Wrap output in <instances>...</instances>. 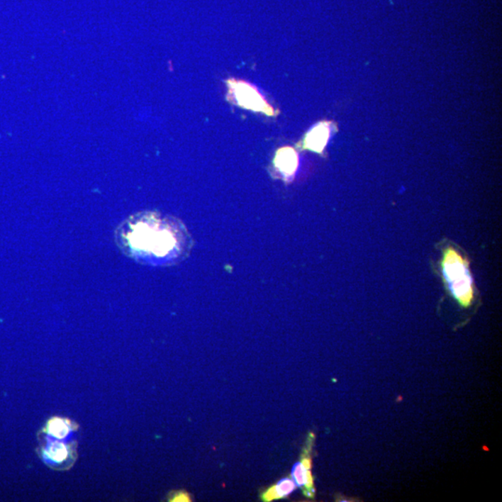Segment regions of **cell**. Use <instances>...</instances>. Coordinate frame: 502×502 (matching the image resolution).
I'll list each match as a JSON object with an SVG mask.
<instances>
[{
    "label": "cell",
    "mask_w": 502,
    "mask_h": 502,
    "mask_svg": "<svg viewBox=\"0 0 502 502\" xmlns=\"http://www.w3.org/2000/svg\"><path fill=\"white\" fill-rule=\"evenodd\" d=\"M330 135V124L327 122L316 126L313 130L307 133L303 142V147L309 149L316 153H322L325 146L327 145Z\"/></svg>",
    "instance_id": "52a82bcc"
},
{
    "label": "cell",
    "mask_w": 502,
    "mask_h": 502,
    "mask_svg": "<svg viewBox=\"0 0 502 502\" xmlns=\"http://www.w3.org/2000/svg\"><path fill=\"white\" fill-rule=\"evenodd\" d=\"M169 501L175 502H186L191 501V497L187 492L177 491L173 492L172 494L169 496Z\"/></svg>",
    "instance_id": "30bf717a"
},
{
    "label": "cell",
    "mask_w": 502,
    "mask_h": 502,
    "mask_svg": "<svg viewBox=\"0 0 502 502\" xmlns=\"http://www.w3.org/2000/svg\"><path fill=\"white\" fill-rule=\"evenodd\" d=\"M311 468H312L311 459L308 457H303L301 462L293 466L291 476L296 486L303 489L307 496L313 497L315 489H313V479Z\"/></svg>",
    "instance_id": "5b68a950"
},
{
    "label": "cell",
    "mask_w": 502,
    "mask_h": 502,
    "mask_svg": "<svg viewBox=\"0 0 502 502\" xmlns=\"http://www.w3.org/2000/svg\"><path fill=\"white\" fill-rule=\"evenodd\" d=\"M274 163L285 177H291L297 169L298 155L291 147L281 148L274 157Z\"/></svg>",
    "instance_id": "ba28073f"
},
{
    "label": "cell",
    "mask_w": 502,
    "mask_h": 502,
    "mask_svg": "<svg viewBox=\"0 0 502 502\" xmlns=\"http://www.w3.org/2000/svg\"><path fill=\"white\" fill-rule=\"evenodd\" d=\"M40 455L50 468L55 470H67L77 459L76 447L65 444L64 440L48 438L40 446Z\"/></svg>",
    "instance_id": "277c9868"
},
{
    "label": "cell",
    "mask_w": 502,
    "mask_h": 502,
    "mask_svg": "<svg viewBox=\"0 0 502 502\" xmlns=\"http://www.w3.org/2000/svg\"><path fill=\"white\" fill-rule=\"evenodd\" d=\"M227 85L229 89L230 100H235L238 106L255 112H262L269 116L276 115L273 107L266 101L255 87L235 79H229Z\"/></svg>",
    "instance_id": "3957f363"
},
{
    "label": "cell",
    "mask_w": 502,
    "mask_h": 502,
    "mask_svg": "<svg viewBox=\"0 0 502 502\" xmlns=\"http://www.w3.org/2000/svg\"><path fill=\"white\" fill-rule=\"evenodd\" d=\"M177 223L146 214L131 220L123 227L121 242L139 257L174 259L182 250V232Z\"/></svg>",
    "instance_id": "6da1fadb"
},
{
    "label": "cell",
    "mask_w": 502,
    "mask_h": 502,
    "mask_svg": "<svg viewBox=\"0 0 502 502\" xmlns=\"http://www.w3.org/2000/svg\"><path fill=\"white\" fill-rule=\"evenodd\" d=\"M77 426L72 423L69 418L53 417L48 420L46 426L42 433H46L48 437L65 440L69 437L71 433L76 431Z\"/></svg>",
    "instance_id": "8992f818"
},
{
    "label": "cell",
    "mask_w": 502,
    "mask_h": 502,
    "mask_svg": "<svg viewBox=\"0 0 502 502\" xmlns=\"http://www.w3.org/2000/svg\"><path fill=\"white\" fill-rule=\"evenodd\" d=\"M297 488L292 478H283L276 485L272 486L262 495L264 501H273L289 497Z\"/></svg>",
    "instance_id": "9c48e42d"
},
{
    "label": "cell",
    "mask_w": 502,
    "mask_h": 502,
    "mask_svg": "<svg viewBox=\"0 0 502 502\" xmlns=\"http://www.w3.org/2000/svg\"><path fill=\"white\" fill-rule=\"evenodd\" d=\"M443 274L448 288L463 306H470L474 298V285L467 262L455 250L445 252Z\"/></svg>",
    "instance_id": "7a4b0ae2"
}]
</instances>
